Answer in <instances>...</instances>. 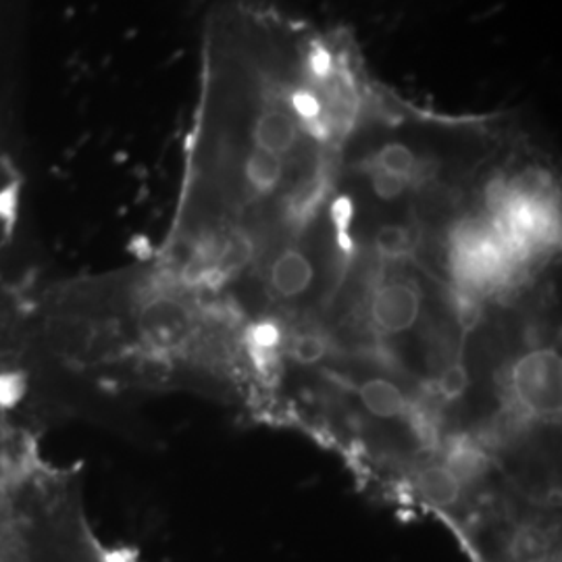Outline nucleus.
Listing matches in <instances>:
<instances>
[{
  "label": "nucleus",
  "instance_id": "obj_1",
  "mask_svg": "<svg viewBox=\"0 0 562 562\" xmlns=\"http://www.w3.org/2000/svg\"><path fill=\"white\" fill-rule=\"evenodd\" d=\"M378 80L348 32L262 0H223L202 32L173 220L148 257L232 299L281 248L340 217L346 142Z\"/></svg>",
  "mask_w": 562,
  "mask_h": 562
},
{
  "label": "nucleus",
  "instance_id": "obj_2",
  "mask_svg": "<svg viewBox=\"0 0 562 562\" xmlns=\"http://www.w3.org/2000/svg\"><path fill=\"white\" fill-rule=\"evenodd\" d=\"M21 176L0 123V406L20 408L38 361V281L18 271Z\"/></svg>",
  "mask_w": 562,
  "mask_h": 562
},
{
  "label": "nucleus",
  "instance_id": "obj_3",
  "mask_svg": "<svg viewBox=\"0 0 562 562\" xmlns=\"http://www.w3.org/2000/svg\"><path fill=\"white\" fill-rule=\"evenodd\" d=\"M352 255L375 271L367 294V319L378 336L398 338L417 327L422 319L425 290L422 262L371 261L352 250Z\"/></svg>",
  "mask_w": 562,
  "mask_h": 562
},
{
  "label": "nucleus",
  "instance_id": "obj_4",
  "mask_svg": "<svg viewBox=\"0 0 562 562\" xmlns=\"http://www.w3.org/2000/svg\"><path fill=\"white\" fill-rule=\"evenodd\" d=\"M561 355L554 346L522 352L506 375V394L522 417L557 419L561 413Z\"/></svg>",
  "mask_w": 562,
  "mask_h": 562
},
{
  "label": "nucleus",
  "instance_id": "obj_5",
  "mask_svg": "<svg viewBox=\"0 0 562 562\" xmlns=\"http://www.w3.org/2000/svg\"><path fill=\"white\" fill-rule=\"evenodd\" d=\"M355 394L362 408L382 422H402L408 417L411 401L401 385L383 375H371L355 383Z\"/></svg>",
  "mask_w": 562,
  "mask_h": 562
}]
</instances>
